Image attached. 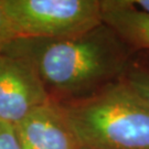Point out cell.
<instances>
[{
	"instance_id": "obj_1",
	"label": "cell",
	"mask_w": 149,
	"mask_h": 149,
	"mask_svg": "<svg viewBox=\"0 0 149 149\" xmlns=\"http://www.w3.org/2000/svg\"><path fill=\"white\" fill-rule=\"evenodd\" d=\"M1 50L28 60L53 102L94 94L115 82L127 59L124 42L104 23L76 37L19 38Z\"/></svg>"
},
{
	"instance_id": "obj_2",
	"label": "cell",
	"mask_w": 149,
	"mask_h": 149,
	"mask_svg": "<svg viewBox=\"0 0 149 149\" xmlns=\"http://www.w3.org/2000/svg\"><path fill=\"white\" fill-rule=\"evenodd\" d=\"M59 104L82 149H149V106L122 77Z\"/></svg>"
},
{
	"instance_id": "obj_3",
	"label": "cell",
	"mask_w": 149,
	"mask_h": 149,
	"mask_svg": "<svg viewBox=\"0 0 149 149\" xmlns=\"http://www.w3.org/2000/svg\"><path fill=\"white\" fill-rule=\"evenodd\" d=\"M19 38L60 39L98 27L100 0H1Z\"/></svg>"
},
{
	"instance_id": "obj_4",
	"label": "cell",
	"mask_w": 149,
	"mask_h": 149,
	"mask_svg": "<svg viewBox=\"0 0 149 149\" xmlns=\"http://www.w3.org/2000/svg\"><path fill=\"white\" fill-rule=\"evenodd\" d=\"M32 64L0 50V120L17 125L34 108L51 102Z\"/></svg>"
},
{
	"instance_id": "obj_5",
	"label": "cell",
	"mask_w": 149,
	"mask_h": 149,
	"mask_svg": "<svg viewBox=\"0 0 149 149\" xmlns=\"http://www.w3.org/2000/svg\"><path fill=\"white\" fill-rule=\"evenodd\" d=\"M16 128L22 149H82L56 102L34 108Z\"/></svg>"
},
{
	"instance_id": "obj_6",
	"label": "cell",
	"mask_w": 149,
	"mask_h": 149,
	"mask_svg": "<svg viewBox=\"0 0 149 149\" xmlns=\"http://www.w3.org/2000/svg\"><path fill=\"white\" fill-rule=\"evenodd\" d=\"M101 20L123 42L149 49V15L133 10L125 0H100Z\"/></svg>"
},
{
	"instance_id": "obj_7",
	"label": "cell",
	"mask_w": 149,
	"mask_h": 149,
	"mask_svg": "<svg viewBox=\"0 0 149 149\" xmlns=\"http://www.w3.org/2000/svg\"><path fill=\"white\" fill-rule=\"evenodd\" d=\"M122 79L149 106V71L132 70Z\"/></svg>"
},
{
	"instance_id": "obj_8",
	"label": "cell",
	"mask_w": 149,
	"mask_h": 149,
	"mask_svg": "<svg viewBox=\"0 0 149 149\" xmlns=\"http://www.w3.org/2000/svg\"><path fill=\"white\" fill-rule=\"evenodd\" d=\"M0 149H22L16 125L0 120Z\"/></svg>"
},
{
	"instance_id": "obj_9",
	"label": "cell",
	"mask_w": 149,
	"mask_h": 149,
	"mask_svg": "<svg viewBox=\"0 0 149 149\" xmlns=\"http://www.w3.org/2000/svg\"><path fill=\"white\" fill-rule=\"evenodd\" d=\"M16 39H18V36L11 26L10 20L7 17V13L0 0V50L5 48L7 44L15 41Z\"/></svg>"
},
{
	"instance_id": "obj_10",
	"label": "cell",
	"mask_w": 149,
	"mask_h": 149,
	"mask_svg": "<svg viewBox=\"0 0 149 149\" xmlns=\"http://www.w3.org/2000/svg\"><path fill=\"white\" fill-rule=\"evenodd\" d=\"M133 10L149 15V0H125Z\"/></svg>"
}]
</instances>
